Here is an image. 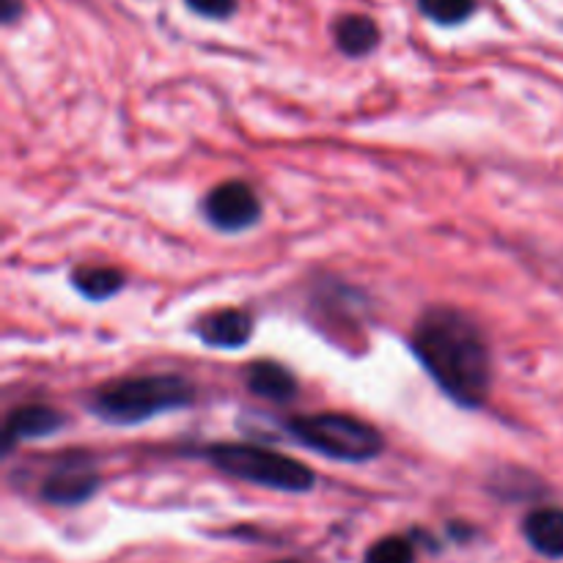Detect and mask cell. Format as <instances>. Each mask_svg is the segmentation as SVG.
<instances>
[{"label":"cell","mask_w":563,"mask_h":563,"mask_svg":"<svg viewBox=\"0 0 563 563\" xmlns=\"http://www.w3.org/2000/svg\"><path fill=\"white\" fill-rule=\"evenodd\" d=\"M412 352L456 405L476 410L493 388V350L484 330L456 308H432L412 333Z\"/></svg>","instance_id":"1"},{"label":"cell","mask_w":563,"mask_h":563,"mask_svg":"<svg viewBox=\"0 0 563 563\" xmlns=\"http://www.w3.org/2000/svg\"><path fill=\"white\" fill-rule=\"evenodd\" d=\"M196 401V385L181 374H137L113 379L93 394L91 410L113 427H137L143 421L185 410Z\"/></svg>","instance_id":"2"},{"label":"cell","mask_w":563,"mask_h":563,"mask_svg":"<svg viewBox=\"0 0 563 563\" xmlns=\"http://www.w3.org/2000/svg\"><path fill=\"white\" fill-rule=\"evenodd\" d=\"M289 434L306 449L339 462H368L385 451L377 427L346 412H313L289 421Z\"/></svg>","instance_id":"3"},{"label":"cell","mask_w":563,"mask_h":563,"mask_svg":"<svg viewBox=\"0 0 563 563\" xmlns=\"http://www.w3.org/2000/svg\"><path fill=\"white\" fill-rule=\"evenodd\" d=\"M209 462L225 476H234L240 482L258 484V487L280 489V493H308L317 482L313 471L291 456L278 451L262 449V445L247 443H214L207 449Z\"/></svg>","instance_id":"4"},{"label":"cell","mask_w":563,"mask_h":563,"mask_svg":"<svg viewBox=\"0 0 563 563\" xmlns=\"http://www.w3.org/2000/svg\"><path fill=\"white\" fill-rule=\"evenodd\" d=\"M203 218L225 234H240L262 220V201L247 181L231 179L203 198Z\"/></svg>","instance_id":"5"},{"label":"cell","mask_w":563,"mask_h":563,"mask_svg":"<svg viewBox=\"0 0 563 563\" xmlns=\"http://www.w3.org/2000/svg\"><path fill=\"white\" fill-rule=\"evenodd\" d=\"M99 489V473L86 456H69L60 462L42 484V498L55 506L86 504Z\"/></svg>","instance_id":"6"},{"label":"cell","mask_w":563,"mask_h":563,"mask_svg":"<svg viewBox=\"0 0 563 563\" xmlns=\"http://www.w3.org/2000/svg\"><path fill=\"white\" fill-rule=\"evenodd\" d=\"M66 427V416L49 405H22L5 418L3 427V451L9 454L14 445L31 443L55 434Z\"/></svg>","instance_id":"7"},{"label":"cell","mask_w":563,"mask_h":563,"mask_svg":"<svg viewBox=\"0 0 563 563\" xmlns=\"http://www.w3.org/2000/svg\"><path fill=\"white\" fill-rule=\"evenodd\" d=\"M198 339L212 350H240L253 335V317L242 308H223L203 317L196 328Z\"/></svg>","instance_id":"8"},{"label":"cell","mask_w":563,"mask_h":563,"mask_svg":"<svg viewBox=\"0 0 563 563\" xmlns=\"http://www.w3.org/2000/svg\"><path fill=\"white\" fill-rule=\"evenodd\" d=\"M245 383L253 396L275 401V405H286V401L295 399L297 390H300V383H297L295 374L275 361L251 363L245 372Z\"/></svg>","instance_id":"9"},{"label":"cell","mask_w":563,"mask_h":563,"mask_svg":"<svg viewBox=\"0 0 563 563\" xmlns=\"http://www.w3.org/2000/svg\"><path fill=\"white\" fill-rule=\"evenodd\" d=\"M335 47L350 58H366L379 44V25L366 14H344L333 25Z\"/></svg>","instance_id":"10"},{"label":"cell","mask_w":563,"mask_h":563,"mask_svg":"<svg viewBox=\"0 0 563 563\" xmlns=\"http://www.w3.org/2000/svg\"><path fill=\"white\" fill-rule=\"evenodd\" d=\"M526 537L542 555L563 559V509H539L526 520Z\"/></svg>","instance_id":"11"},{"label":"cell","mask_w":563,"mask_h":563,"mask_svg":"<svg viewBox=\"0 0 563 563\" xmlns=\"http://www.w3.org/2000/svg\"><path fill=\"white\" fill-rule=\"evenodd\" d=\"M71 286L80 291L86 300L102 302L119 295L126 286V278L115 267H80L71 273Z\"/></svg>","instance_id":"12"},{"label":"cell","mask_w":563,"mask_h":563,"mask_svg":"<svg viewBox=\"0 0 563 563\" xmlns=\"http://www.w3.org/2000/svg\"><path fill=\"white\" fill-rule=\"evenodd\" d=\"M418 9L438 25H462L478 9V0H418Z\"/></svg>","instance_id":"13"},{"label":"cell","mask_w":563,"mask_h":563,"mask_svg":"<svg viewBox=\"0 0 563 563\" xmlns=\"http://www.w3.org/2000/svg\"><path fill=\"white\" fill-rule=\"evenodd\" d=\"M412 555L416 553H412L410 542L399 537H388L368 550L366 563H412Z\"/></svg>","instance_id":"14"},{"label":"cell","mask_w":563,"mask_h":563,"mask_svg":"<svg viewBox=\"0 0 563 563\" xmlns=\"http://www.w3.org/2000/svg\"><path fill=\"white\" fill-rule=\"evenodd\" d=\"M185 3L190 5V11H196L198 16H207V20H229L240 9V0H185Z\"/></svg>","instance_id":"15"},{"label":"cell","mask_w":563,"mask_h":563,"mask_svg":"<svg viewBox=\"0 0 563 563\" xmlns=\"http://www.w3.org/2000/svg\"><path fill=\"white\" fill-rule=\"evenodd\" d=\"M20 14H22V0H3V5H0V16H3L5 25L14 22Z\"/></svg>","instance_id":"16"}]
</instances>
